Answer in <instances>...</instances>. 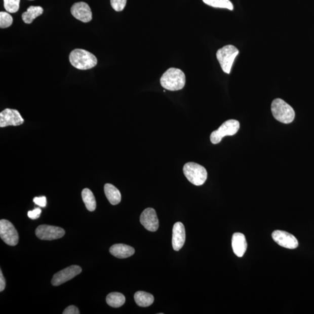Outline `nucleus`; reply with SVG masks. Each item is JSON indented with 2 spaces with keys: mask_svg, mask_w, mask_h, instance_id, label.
Wrapping results in <instances>:
<instances>
[{
  "mask_svg": "<svg viewBox=\"0 0 314 314\" xmlns=\"http://www.w3.org/2000/svg\"><path fill=\"white\" fill-rule=\"evenodd\" d=\"M43 12L44 10L40 6H30L25 13L22 14V20L27 24H30L34 19L42 15Z\"/></svg>",
  "mask_w": 314,
  "mask_h": 314,
  "instance_id": "a211bd4d",
  "label": "nucleus"
},
{
  "mask_svg": "<svg viewBox=\"0 0 314 314\" xmlns=\"http://www.w3.org/2000/svg\"><path fill=\"white\" fill-rule=\"evenodd\" d=\"M0 237L7 245L15 246L18 244L19 235L13 223L6 219L0 221Z\"/></svg>",
  "mask_w": 314,
  "mask_h": 314,
  "instance_id": "0eeeda50",
  "label": "nucleus"
},
{
  "mask_svg": "<svg viewBox=\"0 0 314 314\" xmlns=\"http://www.w3.org/2000/svg\"><path fill=\"white\" fill-rule=\"evenodd\" d=\"M107 304L112 307L119 308L125 303V297L123 294L117 292L109 293L106 298Z\"/></svg>",
  "mask_w": 314,
  "mask_h": 314,
  "instance_id": "412c9836",
  "label": "nucleus"
},
{
  "mask_svg": "<svg viewBox=\"0 0 314 314\" xmlns=\"http://www.w3.org/2000/svg\"><path fill=\"white\" fill-rule=\"evenodd\" d=\"M184 176L195 186H202L207 179V172L206 168L195 163H187L183 169Z\"/></svg>",
  "mask_w": 314,
  "mask_h": 314,
  "instance_id": "20e7f679",
  "label": "nucleus"
},
{
  "mask_svg": "<svg viewBox=\"0 0 314 314\" xmlns=\"http://www.w3.org/2000/svg\"><path fill=\"white\" fill-rule=\"evenodd\" d=\"M160 84L165 89L170 91L182 90L186 84V76L182 70L168 69L160 78Z\"/></svg>",
  "mask_w": 314,
  "mask_h": 314,
  "instance_id": "f257e3e1",
  "label": "nucleus"
},
{
  "mask_svg": "<svg viewBox=\"0 0 314 314\" xmlns=\"http://www.w3.org/2000/svg\"><path fill=\"white\" fill-rule=\"evenodd\" d=\"M141 224L150 231H155L159 229V221L156 212L152 208H147L141 213L140 218Z\"/></svg>",
  "mask_w": 314,
  "mask_h": 314,
  "instance_id": "f8f14e48",
  "label": "nucleus"
},
{
  "mask_svg": "<svg viewBox=\"0 0 314 314\" xmlns=\"http://www.w3.org/2000/svg\"><path fill=\"white\" fill-rule=\"evenodd\" d=\"M81 267L78 265H71L68 268L60 270L53 276L52 284L53 286H60L68 282L82 272Z\"/></svg>",
  "mask_w": 314,
  "mask_h": 314,
  "instance_id": "1a4fd4ad",
  "label": "nucleus"
},
{
  "mask_svg": "<svg viewBox=\"0 0 314 314\" xmlns=\"http://www.w3.org/2000/svg\"><path fill=\"white\" fill-rule=\"evenodd\" d=\"M112 9L117 12L123 11L127 0H110Z\"/></svg>",
  "mask_w": 314,
  "mask_h": 314,
  "instance_id": "393cba45",
  "label": "nucleus"
},
{
  "mask_svg": "<svg viewBox=\"0 0 314 314\" xmlns=\"http://www.w3.org/2000/svg\"><path fill=\"white\" fill-rule=\"evenodd\" d=\"M80 312L78 311V308L74 305L69 306L67 308H66L64 312H63V314H80Z\"/></svg>",
  "mask_w": 314,
  "mask_h": 314,
  "instance_id": "cd10ccee",
  "label": "nucleus"
},
{
  "mask_svg": "<svg viewBox=\"0 0 314 314\" xmlns=\"http://www.w3.org/2000/svg\"><path fill=\"white\" fill-rule=\"evenodd\" d=\"M6 286V282L5 277H4L2 270H0V292H3L5 289Z\"/></svg>",
  "mask_w": 314,
  "mask_h": 314,
  "instance_id": "c85d7f7f",
  "label": "nucleus"
},
{
  "mask_svg": "<svg viewBox=\"0 0 314 314\" xmlns=\"http://www.w3.org/2000/svg\"><path fill=\"white\" fill-rule=\"evenodd\" d=\"M24 123L20 113L17 110L7 108L0 113V127L19 126Z\"/></svg>",
  "mask_w": 314,
  "mask_h": 314,
  "instance_id": "9d476101",
  "label": "nucleus"
},
{
  "mask_svg": "<svg viewBox=\"0 0 314 314\" xmlns=\"http://www.w3.org/2000/svg\"><path fill=\"white\" fill-rule=\"evenodd\" d=\"M82 196L86 209L89 211L95 210L96 209V201L93 192L89 188H85L82 192Z\"/></svg>",
  "mask_w": 314,
  "mask_h": 314,
  "instance_id": "aec40b11",
  "label": "nucleus"
},
{
  "mask_svg": "<svg viewBox=\"0 0 314 314\" xmlns=\"http://www.w3.org/2000/svg\"><path fill=\"white\" fill-rule=\"evenodd\" d=\"M30 1H33V0H30Z\"/></svg>",
  "mask_w": 314,
  "mask_h": 314,
  "instance_id": "c756f323",
  "label": "nucleus"
},
{
  "mask_svg": "<svg viewBox=\"0 0 314 314\" xmlns=\"http://www.w3.org/2000/svg\"><path fill=\"white\" fill-rule=\"evenodd\" d=\"M20 0H4V7L10 13H15L19 9Z\"/></svg>",
  "mask_w": 314,
  "mask_h": 314,
  "instance_id": "5701e85b",
  "label": "nucleus"
},
{
  "mask_svg": "<svg viewBox=\"0 0 314 314\" xmlns=\"http://www.w3.org/2000/svg\"><path fill=\"white\" fill-rule=\"evenodd\" d=\"M206 5L214 8L226 9L230 11L234 9L233 4L230 0H203Z\"/></svg>",
  "mask_w": 314,
  "mask_h": 314,
  "instance_id": "4be33fe9",
  "label": "nucleus"
},
{
  "mask_svg": "<svg viewBox=\"0 0 314 314\" xmlns=\"http://www.w3.org/2000/svg\"><path fill=\"white\" fill-rule=\"evenodd\" d=\"M33 202L41 207H45L47 204V199L45 196L36 197L34 198Z\"/></svg>",
  "mask_w": 314,
  "mask_h": 314,
  "instance_id": "bb28decb",
  "label": "nucleus"
},
{
  "mask_svg": "<svg viewBox=\"0 0 314 314\" xmlns=\"http://www.w3.org/2000/svg\"><path fill=\"white\" fill-rule=\"evenodd\" d=\"M13 18L12 16L7 12L0 13V27L2 29L7 28L13 24Z\"/></svg>",
  "mask_w": 314,
  "mask_h": 314,
  "instance_id": "b1692460",
  "label": "nucleus"
},
{
  "mask_svg": "<svg viewBox=\"0 0 314 314\" xmlns=\"http://www.w3.org/2000/svg\"><path fill=\"white\" fill-rule=\"evenodd\" d=\"M110 253L119 258H127L134 254L135 250L132 247L124 244H116L111 247Z\"/></svg>",
  "mask_w": 314,
  "mask_h": 314,
  "instance_id": "dca6fc26",
  "label": "nucleus"
},
{
  "mask_svg": "<svg viewBox=\"0 0 314 314\" xmlns=\"http://www.w3.org/2000/svg\"><path fill=\"white\" fill-rule=\"evenodd\" d=\"M273 241L279 245L288 249H296L298 246L297 239L285 231L276 230L272 234Z\"/></svg>",
  "mask_w": 314,
  "mask_h": 314,
  "instance_id": "9b49d317",
  "label": "nucleus"
},
{
  "mask_svg": "<svg viewBox=\"0 0 314 314\" xmlns=\"http://www.w3.org/2000/svg\"><path fill=\"white\" fill-rule=\"evenodd\" d=\"M42 210L39 208L34 209L33 211H29L27 213L28 217L31 219H36L41 217Z\"/></svg>",
  "mask_w": 314,
  "mask_h": 314,
  "instance_id": "a878e982",
  "label": "nucleus"
},
{
  "mask_svg": "<svg viewBox=\"0 0 314 314\" xmlns=\"http://www.w3.org/2000/svg\"><path fill=\"white\" fill-rule=\"evenodd\" d=\"M185 228L182 222L175 223L172 230V246L174 250L178 251L181 249L185 243Z\"/></svg>",
  "mask_w": 314,
  "mask_h": 314,
  "instance_id": "4468645a",
  "label": "nucleus"
},
{
  "mask_svg": "<svg viewBox=\"0 0 314 314\" xmlns=\"http://www.w3.org/2000/svg\"><path fill=\"white\" fill-rule=\"evenodd\" d=\"M74 18L82 21L87 23L92 21V13L87 3L78 2L74 3L70 10Z\"/></svg>",
  "mask_w": 314,
  "mask_h": 314,
  "instance_id": "ddd939ff",
  "label": "nucleus"
},
{
  "mask_svg": "<svg viewBox=\"0 0 314 314\" xmlns=\"http://www.w3.org/2000/svg\"><path fill=\"white\" fill-rule=\"evenodd\" d=\"M65 231L61 227L42 225L38 226L36 234L38 239L43 241H53L64 237Z\"/></svg>",
  "mask_w": 314,
  "mask_h": 314,
  "instance_id": "6e6552de",
  "label": "nucleus"
},
{
  "mask_svg": "<svg viewBox=\"0 0 314 314\" xmlns=\"http://www.w3.org/2000/svg\"><path fill=\"white\" fill-rule=\"evenodd\" d=\"M239 128H240V123L237 120L226 121L217 130L211 133L210 136L211 143L214 144H218L221 142L223 137L237 134Z\"/></svg>",
  "mask_w": 314,
  "mask_h": 314,
  "instance_id": "423d86ee",
  "label": "nucleus"
},
{
  "mask_svg": "<svg viewBox=\"0 0 314 314\" xmlns=\"http://www.w3.org/2000/svg\"><path fill=\"white\" fill-rule=\"evenodd\" d=\"M239 53V50L233 45L225 46L217 51V60L223 72L230 73L234 59Z\"/></svg>",
  "mask_w": 314,
  "mask_h": 314,
  "instance_id": "39448f33",
  "label": "nucleus"
},
{
  "mask_svg": "<svg viewBox=\"0 0 314 314\" xmlns=\"http://www.w3.org/2000/svg\"><path fill=\"white\" fill-rule=\"evenodd\" d=\"M271 111L274 119L283 124L292 123L295 117L293 108L281 99H276L272 101Z\"/></svg>",
  "mask_w": 314,
  "mask_h": 314,
  "instance_id": "7ed1b4c3",
  "label": "nucleus"
},
{
  "mask_svg": "<svg viewBox=\"0 0 314 314\" xmlns=\"http://www.w3.org/2000/svg\"><path fill=\"white\" fill-rule=\"evenodd\" d=\"M104 193L112 205H117L121 201V194L117 188L111 184L107 183L104 186Z\"/></svg>",
  "mask_w": 314,
  "mask_h": 314,
  "instance_id": "f3484780",
  "label": "nucleus"
},
{
  "mask_svg": "<svg viewBox=\"0 0 314 314\" xmlns=\"http://www.w3.org/2000/svg\"><path fill=\"white\" fill-rule=\"evenodd\" d=\"M231 246L236 256L242 257L247 248L245 236L241 233H235L231 239Z\"/></svg>",
  "mask_w": 314,
  "mask_h": 314,
  "instance_id": "2eb2a0df",
  "label": "nucleus"
},
{
  "mask_svg": "<svg viewBox=\"0 0 314 314\" xmlns=\"http://www.w3.org/2000/svg\"><path fill=\"white\" fill-rule=\"evenodd\" d=\"M134 298L136 304L141 307H148L154 301V296L152 294L143 291L137 292Z\"/></svg>",
  "mask_w": 314,
  "mask_h": 314,
  "instance_id": "6ab92c4d",
  "label": "nucleus"
},
{
  "mask_svg": "<svg viewBox=\"0 0 314 314\" xmlns=\"http://www.w3.org/2000/svg\"><path fill=\"white\" fill-rule=\"evenodd\" d=\"M70 64L78 69H92L97 64V58L94 55L83 49H74L69 55Z\"/></svg>",
  "mask_w": 314,
  "mask_h": 314,
  "instance_id": "f03ea898",
  "label": "nucleus"
}]
</instances>
